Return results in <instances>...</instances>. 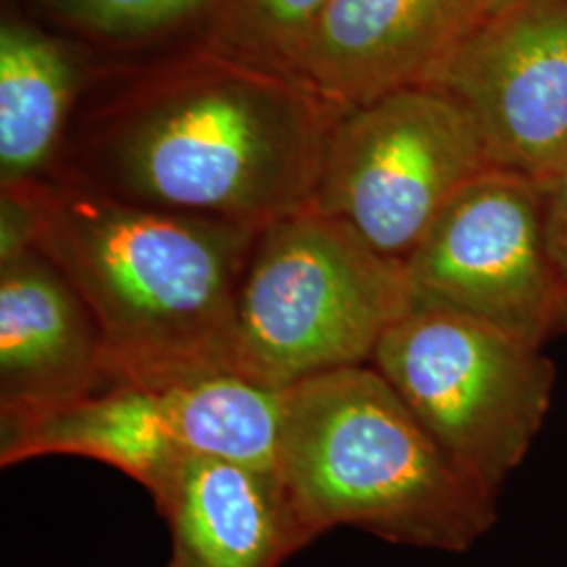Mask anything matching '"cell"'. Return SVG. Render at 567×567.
Wrapping results in <instances>:
<instances>
[{"mask_svg": "<svg viewBox=\"0 0 567 567\" xmlns=\"http://www.w3.org/2000/svg\"><path fill=\"white\" fill-rule=\"evenodd\" d=\"M412 309L404 264L313 206L259 229L236 305V372L290 389L370 365Z\"/></svg>", "mask_w": 567, "mask_h": 567, "instance_id": "4", "label": "cell"}, {"mask_svg": "<svg viewBox=\"0 0 567 567\" xmlns=\"http://www.w3.org/2000/svg\"><path fill=\"white\" fill-rule=\"evenodd\" d=\"M494 0H330L297 79L337 110L426 84Z\"/></svg>", "mask_w": 567, "mask_h": 567, "instance_id": "9", "label": "cell"}, {"mask_svg": "<svg viewBox=\"0 0 567 567\" xmlns=\"http://www.w3.org/2000/svg\"><path fill=\"white\" fill-rule=\"evenodd\" d=\"M412 305L447 309L526 343L555 337L545 187L489 168L466 183L405 259Z\"/></svg>", "mask_w": 567, "mask_h": 567, "instance_id": "7", "label": "cell"}, {"mask_svg": "<svg viewBox=\"0 0 567 567\" xmlns=\"http://www.w3.org/2000/svg\"><path fill=\"white\" fill-rule=\"evenodd\" d=\"M545 227L547 246L557 292L559 313L555 337L567 332V164L557 179L545 189Z\"/></svg>", "mask_w": 567, "mask_h": 567, "instance_id": "17", "label": "cell"}, {"mask_svg": "<svg viewBox=\"0 0 567 567\" xmlns=\"http://www.w3.org/2000/svg\"><path fill=\"white\" fill-rule=\"evenodd\" d=\"M102 332L39 248L0 264V416L44 412L107 389Z\"/></svg>", "mask_w": 567, "mask_h": 567, "instance_id": "10", "label": "cell"}, {"mask_svg": "<svg viewBox=\"0 0 567 567\" xmlns=\"http://www.w3.org/2000/svg\"><path fill=\"white\" fill-rule=\"evenodd\" d=\"M505 2H511V0H494V7H498V4H505Z\"/></svg>", "mask_w": 567, "mask_h": 567, "instance_id": "18", "label": "cell"}, {"mask_svg": "<svg viewBox=\"0 0 567 567\" xmlns=\"http://www.w3.org/2000/svg\"><path fill=\"white\" fill-rule=\"evenodd\" d=\"M278 471L316 538L355 527L391 545L465 553L498 519V496L372 365L288 389Z\"/></svg>", "mask_w": 567, "mask_h": 567, "instance_id": "3", "label": "cell"}, {"mask_svg": "<svg viewBox=\"0 0 567 567\" xmlns=\"http://www.w3.org/2000/svg\"><path fill=\"white\" fill-rule=\"evenodd\" d=\"M494 168L465 110L419 84L339 114L313 208L405 264L446 204Z\"/></svg>", "mask_w": 567, "mask_h": 567, "instance_id": "6", "label": "cell"}, {"mask_svg": "<svg viewBox=\"0 0 567 567\" xmlns=\"http://www.w3.org/2000/svg\"><path fill=\"white\" fill-rule=\"evenodd\" d=\"M330 0H217L210 49L297 76Z\"/></svg>", "mask_w": 567, "mask_h": 567, "instance_id": "15", "label": "cell"}, {"mask_svg": "<svg viewBox=\"0 0 567 567\" xmlns=\"http://www.w3.org/2000/svg\"><path fill=\"white\" fill-rule=\"evenodd\" d=\"M42 456H81L114 466L145 487L154 505L163 503L187 458L163 391L140 386H107L44 412L0 416L2 466Z\"/></svg>", "mask_w": 567, "mask_h": 567, "instance_id": "12", "label": "cell"}, {"mask_svg": "<svg viewBox=\"0 0 567 567\" xmlns=\"http://www.w3.org/2000/svg\"><path fill=\"white\" fill-rule=\"evenodd\" d=\"M156 508L166 567H282L318 540L278 468L187 456Z\"/></svg>", "mask_w": 567, "mask_h": 567, "instance_id": "11", "label": "cell"}, {"mask_svg": "<svg viewBox=\"0 0 567 567\" xmlns=\"http://www.w3.org/2000/svg\"><path fill=\"white\" fill-rule=\"evenodd\" d=\"M210 0H44L61 20L82 30L131 39L168 28L200 11Z\"/></svg>", "mask_w": 567, "mask_h": 567, "instance_id": "16", "label": "cell"}, {"mask_svg": "<svg viewBox=\"0 0 567 567\" xmlns=\"http://www.w3.org/2000/svg\"><path fill=\"white\" fill-rule=\"evenodd\" d=\"M370 365L452 461L496 496L534 444L555 386L543 347L425 305L389 328Z\"/></svg>", "mask_w": 567, "mask_h": 567, "instance_id": "5", "label": "cell"}, {"mask_svg": "<svg viewBox=\"0 0 567 567\" xmlns=\"http://www.w3.org/2000/svg\"><path fill=\"white\" fill-rule=\"evenodd\" d=\"M163 393L185 456L257 468L280 465L288 389L219 372Z\"/></svg>", "mask_w": 567, "mask_h": 567, "instance_id": "14", "label": "cell"}, {"mask_svg": "<svg viewBox=\"0 0 567 567\" xmlns=\"http://www.w3.org/2000/svg\"><path fill=\"white\" fill-rule=\"evenodd\" d=\"M426 86L465 110L494 168L547 189L567 164V0L494 7Z\"/></svg>", "mask_w": 567, "mask_h": 567, "instance_id": "8", "label": "cell"}, {"mask_svg": "<svg viewBox=\"0 0 567 567\" xmlns=\"http://www.w3.org/2000/svg\"><path fill=\"white\" fill-rule=\"evenodd\" d=\"M34 248L102 332L112 386L164 391L236 372V305L259 229L122 203L81 183H37Z\"/></svg>", "mask_w": 567, "mask_h": 567, "instance_id": "2", "label": "cell"}, {"mask_svg": "<svg viewBox=\"0 0 567 567\" xmlns=\"http://www.w3.org/2000/svg\"><path fill=\"white\" fill-rule=\"evenodd\" d=\"M76 91V68L60 42L25 23L0 32L2 189L47 182Z\"/></svg>", "mask_w": 567, "mask_h": 567, "instance_id": "13", "label": "cell"}, {"mask_svg": "<svg viewBox=\"0 0 567 567\" xmlns=\"http://www.w3.org/2000/svg\"><path fill=\"white\" fill-rule=\"evenodd\" d=\"M339 114L301 79L210 49L143 84L53 179L261 229L313 204Z\"/></svg>", "mask_w": 567, "mask_h": 567, "instance_id": "1", "label": "cell"}]
</instances>
